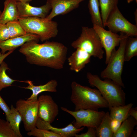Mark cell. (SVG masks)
<instances>
[{
  "label": "cell",
  "instance_id": "1",
  "mask_svg": "<svg viewBox=\"0 0 137 137\" xmlns=\"http://www.w3.org/2000/svg\"><path fill=\"white\" fill-rule=\"evenodd\" d=\"M31 40L21 47L19 51L24 55L29 63L55 70L63 68L66 58L67 49L63 44L46 41L39 44Z\"/></svg>",
  "mask_w": 137,
  "mask_h": 137
},
{
  "label": "cell",
  "instance_id": "2",
  "mask_svg": "<svg viewBox=\"0 0 137 137\" xmlns=\"http://www.w3.org/2000/svg\"><path fill=\"white\" fill-rule=\"evenodd\" d=\"M70 100L75 105V111L80 109L98 111L109 108L108 104L98 89L82 85L75 81L71 84Z\"/></svg>",
  "mask_w": 137,
  "mask_h": 137
},
{
  "label": "cell",
  "instance_id": "3",
  "mask_svg": "<svg viewBox=\"0 0 137 137\" xmlns=\"http://www.w3.org/2000/svg\"><path fill=\"white\" fill-rule=\"evenodd\" d=\"M87 77L90 85L99 91L107 102L109 109L125 105L126 94L120 85L110 79H105L102 80L98 75L90 72L87 73Z\"/></svg>",
  "mask_w": 137,
  "mask_h": 137
},
{
  "label": "cell",
  "instance_id": "4",
  "mask_svg": "<svg viewBox=\"0 0 137 137\" xmlns=\"http://www.w3.org/2000/svg\"><path fill=\"white\" fill-rule=\"evenodd\" d=\"M18 20L27 33L39 36L42 42L55 38L58 34L57 23L52 20L36 17L19 18Z\"/></svg>",
  "mask_w": 137,
  "mask_h": 137
},
{
  "label": "cell",
  "instance_id": "5",
  "mask_svg": "<svg viewBox=\"0 0 137 137\" xmlns=\"http://www.w3.org/2000/svg\"><path fill=\"white\" fill-rule=\"evenodd\" d=\"M124 33L121 40L118 49L112 51L106 67L101 73L100 77L104 79H110L122 87L124 88L122 75L125 61L124 51L128 38Z\"/></svg>",
  "mask_w": 137,
  "mask_h": 137
},
{
  "label": "cell",
  "instance_id": "6",
  "mask_svg": "<svg viewBox=\"0 0 137 137\" xmlns=\"http://www.w3.org/2000/svg\"><path fill=\"white\" fill-rule=\"evenodd\" d=\"M75 49L80 48L91 56L101 59L104 51L99 37L93 28L82 27L80 36L71 44Z\"/></svg>",
  "mask_w": 137,
  "mask_h": 137
},
{
  "label": "cell",
  "instance_id": "7",
  "mask_svg": "<svg viewBox=\"0 0 137 137\" xmlns=\"http://www.w3.org/2000/svg\"><path fill=\"white\" fill-rule=\"evenodd\" d=\"M61 109L71 115L75 119L73 124L76 128L82 127H93L96 129L100 124L105 112L90 109H81L72 111L63 107Z\"/></svg>",
  "mask_w": 137,
  "mask_h": 137
},
{
  "label": "cell",
  "instance_id": "8",
  "mask_svg": "<svg viewBox=\"0 0 137 137\" xmlns=\"http://www.w3.org/2000/svg\"><path fill=\"white\" fill-rule=\"evenodd\" d=\"M16 108L21 114L25 130L28 132L36 127L38 118V98L20 99L16 103Z\"/></svg>",
  "mask_w": 137,
  "mask_h": 137
},
{
  "label": "cell",
  "instance_id": "9",
  "mask_svg": "<svg viewBox=\"0 0 137 137\" xmlns=\"http://www.w3.org/2000/svg\"><path fill=\"white\" fill-rule=\"evenodd\" d=\"M108 27L112 32L117 33L120 32L129 37H137V25L129 22L123 15L118 6L111 12L104 26Z\"/></svg>",
  "mask_w": 137,
  "mask_h": 137
},
{
  "label": "cell",
  "instance_id": "10",
  "mask_svg": "<svg viewBox=\"0 0 137 137\" xmlns=\"http://www.w3.org/2000/svg\"><path fill=\"white\" fill-rule=\"evenodd\" d=\"M93 27L98 34L102 46L105 49L106 53L105 62L107 64L112 51L119 45L124 33L120 32V35H119L95 24H93Z\"/></svg>",
  "mask_w": 137,
  "mask_h": 137
},
{
  "label": "cell",
  "instance_id": "11",
  "mask_svg": "<svg viewBox=\"0 0 137 137\" xmlns=\"http://www.w3.org/2000/svg\"><path fill=\"white\" fill-rule=\"evenodd\" d=\"M38 116L51 124L58 114V105L50 95H42L38 98Z\"/></svg>",
  "mask_w": 137,
  "mask_h": 137
},
{
  "label": "cell",
  "instance_id": "12",
  "mask_svg": "<svg viewBox=\"0 0 137 137\" xmlns=\"http://www.w3.org/2000/svg\"><path fill=\"white\" fill-rule=\"evenodd\" d=\"M17 7L19 18H22L32 17L45 18L52 9L49 0H47L45 4L39 7L31 6L28 2L17 1Z\"/></svg>",
  "mask_w": 137,
  "mask_h": 137
},
{
  "label": "cell",
  "instance_id": "13",
  "mask_svg": "<svg viewBox=\"0 0 137 137\" xmlns=\"http://www.w3.org/2000/svg\"><path fill=\"white\" fill-rule=\"evenodd\" d=\"M85 0H49L51 11L45 18L47 20H51L58 15L66 14L78 7L80 3Z\"/></svg>",
  "mask_w": 137,
  "mask_h": 137
},
{
  "label": "cell",
  "instance_id": "14",
  "mask_svg": "<svg viewBox=\"0 0 137 137\" xmlns=\"http://www.w3.org/2000/svg\"><path fill=\"white\" fill-rule=\"evenodd\" d=\"M36 127L40 129L50 130L59 135L61 137L74 136L75 134L82 131L84 128V127H82L79 128H76L72 123L70 124L63 128H56L39 117L37 120Z\"/></svg>",
  "mask_w": 137,
  "mask_h": 137
},
{
  "label": "cell",
  "instance_id": "15",
  "mask_svg": "<svg viewBox=\"0 0 137 137\" xmlns=\"http://www.w3.org/2000/svg\"><path fill=\"white\" fill-rule=\"evenodd\" d=\"M40 39L39 36L28 33L22 36L9 38L6 40L0 41L1 52L2 54H4L7 51H14L27 42L33 40L38 42Z\"/></svg>",
  "mask_w": 137,
  "mask_h": 137
},
{
  "label": "cell",
  "instance_id": "16",
  "mask_svg": "<svg viewBox=\"0 0 137 137\" xmlns=\"http://www.w3.org/2000/svg\"><path fill=\"white\" fill-rule=\"evenodd\" d=\"M76 49L68 58L67 60L70 69L76 72H78L90 62L92 56L87 52L80 48Z\"/></svg>",
  "mask_w": 137,
  "mask_h": 137
},
{
  "label": "cell",
  "instance_id": "17",
  "mask_svg": "<svg viewBox=\"0 0 137 137\" xmlns=\"http://www.w3.org/2000/svg\"><path fill=\"white\" fill-rule=\"evenodd\" d=\"M4 10L0 14V23L6 24L7 22L18 20L19 18L16 0H5Z\"/></svg>",
  "mask_w": 137,
  "mask_h": 137
},
{
  "label": "cell",
  "instance_id": "18",
  "mask_svg": "<svg viewBox=\"0 0 137 137\" xmlns=\"http://www.w3.org/2000/svg\"><path fill=\"white\" fill-rule=\"evenodd\" d=\"M24 82L28 83V85L27 87L22 88L30 90L32 92V94L28 99L38 98V95L43 92H55L57 91L58 82L55 79L50 80L44 84L38 86L34 85L32 82L30 80L24 81Z\"/></svg>",
  "mask_w": 137,
  "mask_h": 137
},
{
  "label": "cell",
  "instance_id": "19",
  "mask_svg": "<svg viewBox=\"0 0 137 137\" xmlns=\"http://www.w3.org/2000/svg\"><path fill=\"white\" fill-rule=\"evenodd\" d=\"M137 125V120L129 116L123 121L118 130L113 137H130Z\"/></svg>",
  "mask_w": 137,
  "mask_h": 137
},
{
  "label": "cell",
  "instance_id": "20",
  "mask_svg": "<svg viewBox=\"0 0 137 137\" xmlns=\"http://www.w3.org/2000/svg\"><path fill=\"white\" fill-rule=\"evenodd\" d=\"M133 104L130 103L123 106H115L109 109L111 119H114L122 122L130 115L129 112Z\"/></svg>",
  "mask_w": 137,
  "mask_h": 137
},
{
  "label": "cell",
  "instance_id": "21",
  "mask_svg": "<svg viewBox=\"0 0 137 137\" xmlns=\"http://www.w3.org/2000/svg\"><path fill=\"white\" fill-rule=\"evenodd\" d=\"M111 120L109 113L106 112L100 124L96 129L97 137H113V133L111 127Z\"/></svg>",
  "mask_w": 137,
  "mask_h": 137
},
{
  "label": "cell",
  "instance_id": "22",
  "mask_svg": "<svg viewBox=\"0 0 137 137\" xmlns=\"http://www.w3.org/2000/svg\"><path fill=\"white\" fill-rule=\"evenodd\" d=\"M118 0H99L101 16L103 26L112 11L117 7Z\"/></svg>",
  "mask_w": 137,
  "mask_h": 137
},
{
  "label": "cell",
  "instance_id": "23",
  "mask_svg": "<svg viewBox=\"0 0 137 137\" xmlns=\"http://www.w3.org/2000/svg\"><path fill=\"white\" fill-rule=\"evenodd\" d=\"M88 7L93 24L104 27L99 11V0H89Z\"/></svg>",
  "mask_w": 137,
  "mask_h": 137
},
{
  "label": "cell",
  "instance_id": "24",
  "mask_svg": "<svg viewBox=\"0 0 137 137\" xmlns=\"http://www.w3.org/2000/svg\"><path fill=\"white\" fill-rule=\"evenodd\" d=\"M10 109V114L8 122L18 137H22L20 129V124L22 121L21 115L12 105H11Z\"/></svg>",
  "mask_w": 137,
  "mask_h": 137
},
{
  "label": "cell",
  "instance_id": "25",
  "mask_svg": "<svg viewBox=\"0 0 137 137\" xmlns=\"http://www.w3.org/2000/svg\"><path fill=\"white\" fill-rule=\"evenodd\" d=\"M137 56V37H129L125 49V61H129L133 57Z\"/></svg>",
  "mask_w": 137,
  "mask_h": 137
},
{
  "label": "cell",
  "instance_id": "26",
  "mask_svg": "<svg viewBox=\"0 0 137 137\" xmlns=\"http://www.w3.org/2000/svg\"><path fill=\"white\" fill-rule=\"evenodd\" d=\"M7 64L3 61L0 65V91L3 88L11 86L12 83L15 81L24 82V81H20L12 79L6 74V70H9Z\"/></svg>",
  "mask_w": 137,
  "mask_h": 137
},
{
  "label": "cell",
  "instance_id": "27",
  "mask_svg": "<svg viewBox=\"0 0 137 137\" xmlns=\"http://www.w3.org/2000/svg\"><path fill=\"white\" fill-rule=\"evenodd\" d=\"M6 24L8 30L10 38L22 36L27 33L18 20L9 22Z\"/></svg>",
  "mask_w": 137,
  "mask_h": 137
},
{
  "label": "cell",
  "instance_id": "28",
  "mask_svg": "<svg viewBox=\"0 0 137 137\" xmlns=\"http://www.w3.org/2000/svg\"><path fill=\"white\" fill-rule=\"evenodd\" d=\"M0 137H18L9 122L0 118Z\"/></svg>",
  "mask_w": 137,
  "mask_h": 137
},
{
  "label": "cell",
  "instance_id": "29",
  "mask_svg": "<svg viewBox=\"0 0 137 137\" xmlns=\"http://www.w3.org/2000/svg\"><path fill=\"white\" fill-rule=\"evenodd\" d=\"M27 135L36 137H61L59 135L48 130L35 127L31 130L28 132Z\"/></svg>",
  "mask_w": 137,
  "mask_h": 137
},
{
  "label": "cell",
  "instance_id": "30",
  "mask_svg": "<svg viewBox=\"0 0 137 137\" xmlns=\"http://www.w3.org/2000/svg\"><path fill=\"white\" fill-rule=\"evenodd\" d=\"M10 38L9 32L6 24L0 23V41Z\"/></svg>",
  "mask_w": 137,
  "mask_h": 137
},
{
  "label": "cell",
  "instance_id": "31",
  "mask_svg": "<svg viewBox=\"0 0 137 137\" xmlns=\"http://www.w3.org/2000/svg\"><path fill=\"white\" fill-rule=\"evenodd\" d=\"M0 108L5 112L6 120L8 122L11 112L10 108L2 98L0 95Z\"/></svg>",
  "mask_w": 137,
  "mask_h": 137
},
{
  "label": "cell",
  "instance_id": "32",
  "mask_svg": "<svg viewBox=\"0 0 137 137\" xmlns=\"http://www.w3.org/2000/svg\"><path fill=\"white\" fill-rule=\"evenodd\" d=\"M88 131L85 133L80 134H76L74 135L75 137H96V131L95 128L89 127H88Z\"/></svg>",
  "mask_w": 137,
  "mask_h": 137
},
{
  "label": "cell",
  "instance_id": "33",
  "mask_svg": "<svg viewBox=\"0 0 137 137\" xmlns=\"http://www.w3.org/2000/svg\"><path fill=\"white\" fill-rule=\"evenodd\" d=\"M122 123V122L116 120L111 119L110 126L113 134L118 130Z\"/></svg>",
  "mask_w": 137,
  "mask_h": 137
},
{
  "label": "cell",
  "instance_id": "34",
  "mask_svg": "<svg viewBox=\"0 0 137 137\" xmlns=\"http://www.w3.org/2000/svg\"><path fill=\"white\" fill-rule=\"evenodd\" d=\"M137 107L133 108L132 107L130 109L129 112V114L130 116L137 120Z\"/></svg>",
  "mask_w": 137,
  "mask_h": 137
},
{
  "label": "cell",
  "instance_id": "35",
  "mask_svg": "<svg viewBox=\"0 0 137 137\" xmlns=\"http://www.w3.org/2000/svg\"><path fill=\"white\" fill-rule=\"evenodd\" d=\"M13 51H9L8 52L4 54H2L1 52H0V65L4 60L9 55L13 52Z\"/></svg>",
  "mask_w": 137,
  "mask_h": 137
},
{
  "label": "cell",
  "instance_id": "36",
  "mask_svg": "<svg viewBox=\"0 0 137 137\" xmlns=\"http://www.w3.org/2000/svg\"><path fill=\"white\" fill-rule=\"evenodd\" d=\"M136 130H134L131 134L130 137H136L137 136Z\"/></svg>",
  "mask_w": 137,
  "mask_h": 137
},
{
  "label": "cell",
  "instance_id": "37",
  "mask_svg": "<svg viewBox=\"0 0 137 137\" xmlns=\"http://www.w3.org/2000/svg\"><path fill=\"white\" fill-rule=\"evenodd\" d=\"M17 1L25 2H30L32 0H16Z\"/></svg>",
  "mask_w": 137,
  "mask_h": 137
},
{
  "label": "cell",
  "instance_id": "38",
  "mask_svg": "<svg viewBox=\"0 0 137 137\" xmlns=\"http://www.w3.org/2000/svg\"><path fill=\"white\" fill-rule=\"evenodd\" d=\"M127 2L128 3H130L133 1H135L136 3H137V0H127Z\"/></svg>",
  "mask_w": 137,
  "mask_h": 137
},
{
  "label": "cell",
  "instance_id": "39",
  "mask_svg": "<svg viewBox=\"0 0 137 137\" xmlns=\"http://www.w3.org/2000/svg\"><path fill=\"white\" fill-rule=\"evenodd\" d=\"M1 12H2L1 11V10H0V14L1 13Z\"/></svg>",
  "mask_w": 137,
  "mask_h": 137
}]
</instances>
